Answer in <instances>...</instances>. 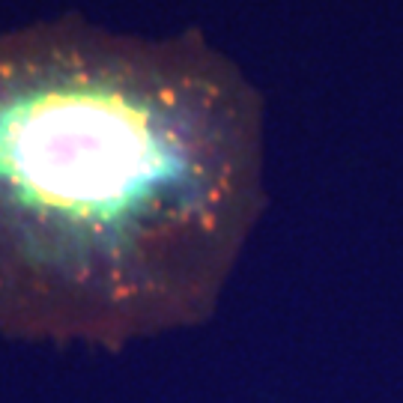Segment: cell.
I'll return each mask as SVG.
<instances>
[{
  "instance_id": "obj_1",
  "label": "cell",
  "mask_w": 403,
  "mask_h": 403,
  "mask_svg": "<svg viewBox=\"0 0 403 403\" xmlns=\"http://www.w3.org/2000/svg\"><path fill=\"white\" fill-rule=\"evenodd\" d=\"M266 206L263 102L204 33L78 12L0 33V334L120 352L197 329Z\"/></svg>"
}]
</instances>
